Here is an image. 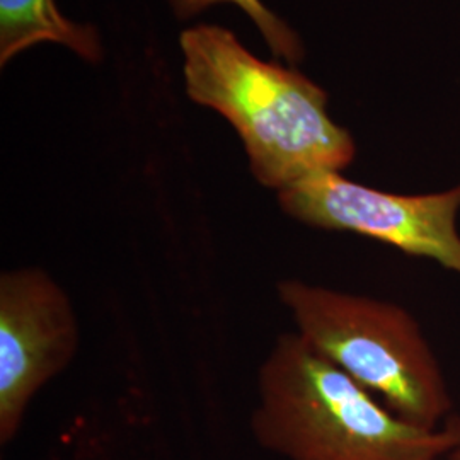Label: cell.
Returning a JSON list of instances; mask_svg holds the SVG:
<instances>
[{"label":"cell","instance_id":"obj_1","mask_svg":"<svg viewBox=\"0 0 460 460\" xmlns=\"http://www.w3.org/2000/svg\"><path fill=\"white\" fill-rule=\"evenodd\" d=\"M181 49L188 96L229 119L256 181L279 193L353 163V137L329 118L328 94L296 68L256 58L220 26L182 31Z\"/></svg>","mask_w":460,"mask_h":460},{"label":"cell","instance_id":"obj_2","mask_svg":"<svg viewBox=\"0 0 460 460\" xmlns=\"http://www.w3.org/2000/svg\"><path fill=\"white\" fill-rule=\"evenodd\" d=\"M251 428L288 460H445L460 447V418L433 429L401 420L296 331L260 367Z\"/></svg>","mask_w":460,"mask_h":460},{"label":"cell","instance_id":"obj_8","mask_svg":"<svg viewBox=\"0 0 460 460\" xmlns=\"http://www.w3.org/2000/svg\"><path fill=\"white\" fill-rule=\"evenodd\" d=\"M445 460H460V447H457V448L448 456V459Z\"/></svg>","mask_w":460,"mask_h":460},{"label":"cell","instance_id":"obj_4","mask_svg":"<svg viewBox=\"0 0 460 460\" xmlns=\"http://www.w3.org/2000/svg\"><path fill=\"white\" fill-rule=\"evenodd\" d=\"M279 203L305 226L370 237L460 275V184L437 193L395 195L323 171L279 190Z\"/></svg>","mask_w":460,"mask_h":460},{"label":"cell","instance_id":"obj_5","mask_svg":"<svg viewBox=\"0 0 460 460\" xmlns=\"http://www.w3.org/2000/svg\"><path fill=\"white\" fill-rule=\"evenodd\" d=\"M81 345L75 307L40 266L0 275V442L14 440L30 402L74 362Z\"/></svg>","mask_w":460,"mask_h":460},{"label":"cell","instance_id":"obj_3","mask_svg":"<svg viewBox=\"0 0 460 460\" xmlns=\"http://www.w3.org/2000/svg\"><path fill=\"white\" fill-rule=\"evenodd\" d=\"M277 294L296 334L395 416L429 429L448 420L442 367L408 309L296 279H281Z\"/></svg>","mask_w":460,"mask_h":460},{"label":"cell","instance_id":"obj_6","mask_svg":"<svg viewBox=\"0 0 460 460\" xmlns=\"http://www.w3.org/2000/svg\"><path fill=\"white\" fill-rule=\"evenodd\" d=\"M41 41L66 45L85 60L101 57L98 34L62 16L55 0H0V62Z\"/></svg>","mask_w":460,"mask_h":460},{"label":"cell","instance_id":"obj_7","mask_svg":"<svg viewBox=\"0 0 460 460\" xmlns=\"http://www.w3.org/2000/svg\"><path fill=\"white\" fill-rule=\"evenodd\" d=\"M220 2H232L239 5L256 22L266 43L277 57L287 58L290 64H296L304 57L298 36L281 19L270 13L260 0H171L176 14L180 17L195 16L197 13Z\"/></svg>","mask_w":460,"mask_h":460}]
</instances>
